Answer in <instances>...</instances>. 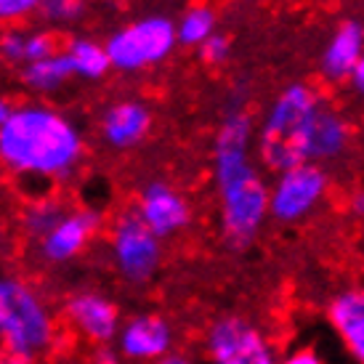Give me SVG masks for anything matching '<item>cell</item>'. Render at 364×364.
<instances>
[{"mask_svg":"<svg viewBox=\"0 0 364 364\" xmlns=\"http://www.w3.org/2000/svg\"><path fill=\"white\" fill-rule=\"evenodd\" d=\"M255 122L242 107L223 114L213 139V178L221 208V237L232 250H245L261 234L269 215V194L261 168L253 162Z\"/></svg>","mask_w":364,"mask_h":364,"instance_id":"6da1fadb","label":"cell"},{"mask_svg":"<svg viewBox=\"0 0 364 364\" xmlns=\"http://www.w3.org/2000/svg\"><path fill=\"white\" fill-rule=\"evenodd\" d=\"M82 154L80 125L48 104H19L0 128V168L19 181H67Z\"/></svg>","mask_w":364,"mask_h":364,"instance_id":"7a4b0ae2","label":"cell"},{"mask_svg":"<svg viewBox=\"0 0 364 364\" xmlns=\"http://www.w3.org/2000/svg\"><path fill=\"white\" fill-rule=\"evenodd\" d=\"M322 104L309 82H290L274 96L255 133V154L266 171L284 173L311 162V133Z\"/></svg>","mask_w":364,"mask_h":364,"instance_id":"3957f363","label":"cell"},{"mask_svg":"<svg viewBox=\"0 0 364 364\" xmlns=\"http://www.w3.org/2000/svg\"><path fill=\"white\" fill-rule=\"evenodd\" d=\"M56 343V319L41 293L0 274V364H38Z\"/></svg>","mask_w":364,"mask_h":364,"instance_id":"277c9868","label":"cell"},{"mask_svg":"<svg viewBox=\"0 0 364 364\" xmlns=\"http://www.w3.org/2000/svg\"><path fill=\"white\" fill-rule=\"evenodd\" d=\"M109 53L112 70L117 72H141L157 67L168 59L178 46L176 21L168 16H141L136 21L122 24L104 43Z\"/></svg>","mask_w":364,"mask_h":364,"instance_id":"5b68a950","label":"cell"},{"mask_svg":"<svg viewBox=\"0 0 364 364\" xmlns=\"http://www.w3.org/2000/svg\"><path fill=\"white\" fill-rule=\"evenodd\" d=\"M109 258L122 282L146 284L162 263V240H157L136 210L120 213L109 226Z\"/></svg>","mask_w":364,"mask_h":364,"instance_id":"8992f818","label":"cell"},{"mask_svg":"<svg viewBox=\"0 0 364 364\" xmlns=\"http://www.w3.org/2000/svg\"><path fill=\"white\" fill-rule=\"evenodd\" d=\"M205 351L210 364H279L261 327L237 314H226L208 327Z\"/></svg>","mask_w":364,"mask_h":364,"instance_id":"52a82bcc","label":"cell"},{"mask_svg":"<svg viewBox=\"0 0 364 364\" xmlns=\"http://www.w3.org/2000/svg\"><path fill=\"white\" fill-rule=\"evenodd\" d=\"M330 186L327 171L319 162H306L277 173L269 194V215L279 223H298L324 200Z\"/></svg>","mask_w":364,"mask_h":364,"instance_id":"ba28073f","label":"cell"},{"mask_svg":"<svg viewBox=\"0 0 364 364\" xmlns=\"http://www.w3.org/2000/svg\"><path fill=\"white\" fill-rule=\"evenodd\" d=\"M64 319L82 341L93 346L114 343L122 327L120 306L99 290H75L64 301Z\"/></svg>","mask_w":364,"mask_h":364,"instance_id":"9c48e42d","label":"cell"},{"mask_svg":"<svg viewBox=\"0 0 364 364\" xmlns=\"http://www.w3.org/2000/svg\"><path fill=\"white\" fill-rule=\"evenodd\" d=\"M102 229V213L93 208L67 210L51 232L38 240V255L51 266H64L80 258Z\"/></svg>","mask_w":364,"mask_h":364,"instance_id":"30bf717a","label":"cell"},{"mask_svg":"<svg viewBox=\"0 0 364 364\" xmlns=\"http://www.w3.org/2000/svg\"><path fill=\"white\" fill-rule=\"evenodd\" d=\"M114 346L125 362L152 364L173 351V327L162 314H133L128 319H122Z\"/></svg>","mask_w":364,"mask_h":364,"instance_id":"8fae6325","label":"cell"},{"mask_svg":"<svg viewBox=\"0 0 364 364\" xmlns=\"http://www.w3.org/2000/svg\"><path fill=\"white\" fill-rule=\"evenodd\" d=\"M136 215L157 240H171L192 221V205L176 186L149 181L136 200Z\"/></svg>","mask_w":364,"mask_h":364,"instance_id":"7c38bea8","label":"cell"},{"mask_svg":"<svg viewBox=\"0 0 364 364\" xmlns=\"http://www.w3.org/2000/svg\"><path fill=\"white\" fill-rule=\"evenodd\" d=\"M99 131H102V141L109 149H117V152L133 149L152 131V109L139 99L114 102L104 109Z\"/></svg>","mask_w":364,"mask_h":364,"instance_id":"4fadbf2b","label":"cell"},{"mask_svg":"<svg viewBox=\"0 0 364 364\" xmlns=\"http://www.w3.org/2000/svg\"><path fill=\"white\" fill-rule=\"evenodd\" d=\"M364 56V24L356 19L341 21L327 38L319 56L322 77L330 82L348 80Z\"/></svg>","mask_w":364,"mask_h":364,"instance_id":"5bb4252c","label":"cell"},{"mask_svg":"<svg viewBox=\"0 0 364 364\" xmlns=\"http://www.w3.org/2000/svg\"><path fill=\"white\" fill-rule=\"evenodd\" d=\"M327 322L356 364H364V287H348L327 306Z\"/></svg>","mask_w":364,"mask_h":364,"instance_id":"9a60e30c","label":"cell"},{"mask_svg":"<svg viewBox=\"0 0 364 364\" xmlns=\"http://www.w3.org/2000/svg\"><path fill=\"white\" fill-rule=\"evenodd\" d=\"M348 141H351V131L346 117L338 109L322 104L311 133V162L338 160L348 149Z\"/></svg>","mask_w":364,"mask_h":364,"instance_id":"2e32d148","label":"cell"},{"mask_svg":"<svg viewBox=\"0 0 364 364\" xmlns=\"http://www.w3.org/2000/svg\"><path fill=\"white\" fill-rule=\"evenodd\" d=\"M72 77H75V72H72V64L64 56V51L21 67V82H24V88L38 93V96H48V93L61 91Z\"/></svg>","mask_w":364,"mask_h":364,"instance_id":"e0dca14e","label":"cell"},{"mask_svg":"<svg viewBox=\"0 0 364 364\" xmlns=\"http://www.w3.org/2000/svg\"><path fill=\"white\" fill-rule=\"evenodd\" d=\"M64 56L70 59L75 77L80 80H102L112 72V61L107 46L93 38H72L64 46Z\"/></svg>","mask_w":364,"mask_h":364,"instance_id":"ac0fdd59","label":"cell"},{"mask_svg":"<svg viewBox=\"0 0 364 364\" xmlns=\"http://www.w3.org/2000/svg\"><path fill=\"white\" fill-rule=\"evenodd\" d=\"M176 32H178V46L200 48L208 38L218 32V14L205 3H194L178 16Z\"/></svg>","mask_w":364,"mask_h":364,"instance_id":"d6986e66","label":"cell"},{"mask_svg":"<svg viewBox=\"0 0 364 364\" xmlns=\"http://www.w3.org/2000/svg\"><path fill=\"white\" fill-rule=\"evenodd\" d=\"M64 213H67V208L56 197H38L21 210V229L30 240L38 242L64 218Z\"/></svg>","mask_w":364,"mask_h":364,"instance_id":"ffe728a7","label":"cell"},{"mask_svg":"<svg viewBox=\"0 0 364 364\" xmlns=\"http://www.w3.org/2000/svg\"><path fill=\"white\" fill-rule=\"evenodd\" d=\"M38 14H41L48 24L67 27V24H75L77 19H82V14H85V0H43Z\"/></svg>","mask_w":364,"mask_h":364,"instance_id":"44dd1931","label":"cell"},{"mask_svg":"<svg viewBox=\"0 0 364 364\" xmlns=\"http://www.w3.org/2000/svg\"><path fill=\"white\" fill-rule=\"evenodd\" d=\"M59 53V38L51 30H30L27 32V48H24V67L41 59Z\"/></svg>","mask_w":364,"mask_h":364,"instance_id":"7402d4cb","label":"cell"},{"mask_svg":"<svg viewBox=\"0 0 364 364\" xmlns=\"http://www.w3.org/2000/svg\"><path fill=\"white\" fill-rule=\"evenodd\" d=\"M24 48H27V30L19 27H9L0 35V59L14 64V67H24Z\"/></svg>","mask_w":364,"mask_h":364,"instance_id":"603a6c76","label":"cell"},{"mask_svg":"<svg viewBox=\"0 0 364 364\" xmlns=\"http://www.w3.org/2000/svg\"><path fill=\"white\" fill-rule=\"evenodd\" d=\"M197 53H200L203 64H208V67H223L226 61L232 59V41H229V35L215 32L213 38H208V41L197 48Z\"/></svg>","mask_w":364,"mask_h":364,"instance_id":"cb8c5ba5","label":"cell"},{"mask_svg":"<svg viewBox=\"0 0 364 364\" xmlns=\"http://www.w3.org/2000/svg\"><path fill=\"white\" fill-rule=\"evenodd\" d=\"M43 0H0V24H11L35 11H41Z\"/></svg>","mask_w":364,"mask_h":364,"instance_id":"d4e9b609","label":"cell"},{"mask_svg":"<svg viewBox=\"0 0 364 364\" xmlns=\"http://www.w3.org/2000/svg\"><path fill=\"white\" fill-rule=\"evenodd\" d=\"M279 364H324V362H322V356L316 354L314 348L301 346V348H293V351L284 356Z\"/></svg>","mask_w":364,"mask_h":364,"instance_id":"484cf974","label":"cell"},{"mask_svg":"<svg viewBox=\"0 0 364 364\" xmlns=\"http://www.w3.org/2000/svg\"><path fill=\"white\" fill-rule=\"evenodd\" d=\"M91 364H125V359H122V354L117 351V346L109 343V346H96V348H93Z\"/></svg>","mask_w":364,"mask_h":364,"instance_id":"4316f807","label":"cell"},{"mask_svg":"<svg viewBox=\"0 0 364 364\" xmlns=\"http://www.w3.org/2000/svg\"><path fill=\"white\" fill-rule=\"evenodd\" d=\"M348 80H351V88H354V91L364 99V56H362V61L356 64V70L351 72V77H348Z\"/></svg>","mask_w":364,"mask_h":364,"instance_id":"83f0119b","label":"cell"},{"mask_svg":"<svg viewBox=\"0 0 364 364\" xmlns=\"http://www.w3.org/2000/svg\"><path fill=\"white\" fill-rule=\"evenodd\" d=\"M152 364H192V359L186 354H181V351H171L168 356H162V359H157Z\"/></svg>","mask_w":364,"mask_h":364,"instance_id":"f1b7e54d","label":"cell"},{"mask_svg":"<svg viewBox=\"0 0 364 364\" xmlns=\"http://www.w3.org/2000/svg\"><path fill=\"white\" fill-rule=\"evenodd\" d=\"M351 210H354L359 218H364V189H359V192L354 194V200H351Z\"/></svg>","mask_w":364,"mask_h":364,"instance_id":"f546056e","label":"cell"},{"mask_svg":"<svg viewBox=\"0 0 364 364\" xmlns=\"http://www.w3.org/2000/svg\"><path fill=\"white\" fill-rule=\"evenodd\" d=\"M11 112H14V107H11V104L6 102V99H0V128L6 125V120L11 117Z\"/></svg>","mask_w":364,"mask_h":364,"instance_id":"4dcf8cb0","label":"cell"}]
</instances>
